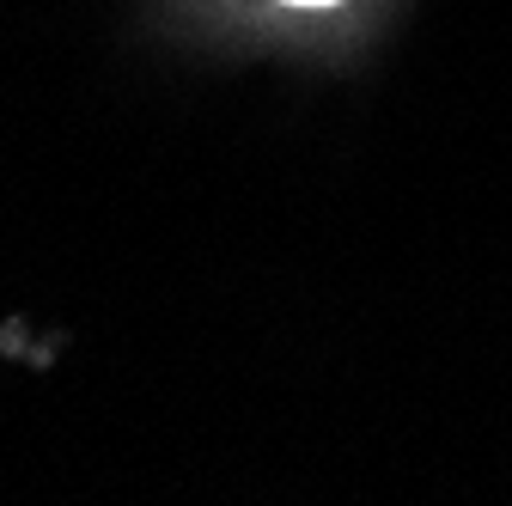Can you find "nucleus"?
Listing matches in <instances>:
<instances>
[{"instance_id":"obj_1","label":"nucleus","mask_w":512,"mask_h":506,"mask_svg":"<svg viewBox=\"0 0 512 506\" xmlns=\"http://www.w3.org/2000/svg\"><path fill=\"white\" fill-rule=\"evenodd\" d=\"M293 7H336V0H293Z\"/></svg>"}]
</instances>
